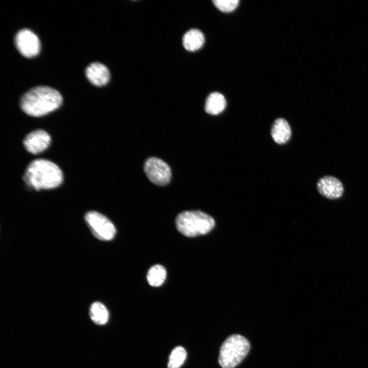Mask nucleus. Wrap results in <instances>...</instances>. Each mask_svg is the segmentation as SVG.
Returning <instances> with one entry per match:
<instances>
[{
	"label": "nucleus",
	"mask_w": 368,
	"mask_h": 368,
	"mask_svg": "<svg viewBox=\"0 0 368 368\" xmlns=\"http://www.w3.org/2000/svg\"><path fill=\"white\" fill-rule=\"evenodd\" d=\"M15 46L24 57L31 58L36 56L40 50V42L37 36L28 29L19 30L14 38Z\"/></svg>",
	"instance_id": "7"
},
{
	"label": "nucleus",
	"mask_w": 368,
	"mask_h": 368,
	"mask_svg": "<svg viewBox=\"0 0 368 368\" xmlns=\"http://www.w3.org/2000/svg\"><path fill=\"white\" fill-rule=\"evenodd\" d=\"M250 343L244 337L233 334L221 345L218 363L222 368H234L240 364L250 350Z\"/></svg>",
	"instance_id": "4"
},
{
	"label": "nucleus",
	"mask_w": 368,
	"mask_h": 368,
	"mask_svg": "<svg viewBox=\"0 0 368 368\" xmlns=\"http://www.w3.org/2000/svg\"><path fill=\"white\" fill-rule=\"evenodd\" d=\"M144 169L148 179L155 185L164 186L171 180V169L161 159L155 157L148 158L144 164Z\"/></svg>",
	"instance_id": "6"
},
{
	"label": "nucleus",
	"mask_w": 368,
	"mask_h": 368,
	"mask_svg": "<svg viewBox=\"0 0 368 368\" xmlns=\"http://www.w3.org/2000/svg\"><path fill=\"white\" fill-rule=\"evenodd\" d=\"M63 179L60 168L53 162L43 158L32 161L24 175L25 182L35 190L56 188L62 183Z\"/></svg>",
	"instance_id": "2"
},
{
	"label": "nucleus",
	"mask_w": 368,
	"mask_h": 368,
	"mask_svg": "<svg viewBox=\"0 0 368 368\" xmlns=\"http://www.w3.org/2000/svg\"><path fill=\"white\" fill-rule=\"evenodd\" d=\"M51 142V137L48 133L42 129H36L26 136L23 144L29 152L38 154L47 149Z\"/></svg>",
	"instance_id": "8"
},
{
	"label": "nucleus",
	"mask_w": 368,
	"mask_h": 368,
	"mask_svg": "<svg viewBox=\"0 0 368 368\" xmlns=\"http://www.w3.org/2000/svg\"><path fill=\"white\" fill-rule=\"evenodd\" d=\"M166 275L167 272L164 267L160 265H155L149 269L147 279L151 286L157 287L164 283Z\"/></svg>",
	"instance_id": "15"
},
{
	"label": "nucleus",
	"mask_w": 368,
	"mask_h": 368,
	"mask_svg": "<svg viewBox=\"0 0 368 368\" xmlns=\"http://www.w3.org/2000/svg\"><path fill=\"white\" fill-rule=\"evenodd\" d=\"M239 0H214V5L220 11L229 12L234 10L238 6Z\"/></svg>",
	"instance_id": "17"
},
{
	"label": "nucleus",
	"mask_w": 368,
	"mask_h": 368,
	"mask_svg": "<svg viewBox=\"0 0 368 368\" xmlns=\"http://www.w3.org/2000/svg\"><path fill=\"white\" fill-rule=\"evenodd\" d=\"M187 352L182 347H175L171 352L168 363V368H179L187 358Z\"/></svg>",
	"instance_id": "16"
},
{
	"label": "nucleus",
	"mask_w": 368,
	"mask_h": 368,
	"mask_svg": "<svg viewBox=\"0 0 368 368\" xmlns=\"http://www.w3.org/2000/svg\"><path fill=\"white\" fill-rule=\"evenodd\" d=\"M317 189L321 195L330 199L340 198L344 191L340 181L331 176H326L320 178L317 183Z\"/></svg>",
	"instance_id": "9"
},
{
	"label": "nucleus",
	"mask_w": 368,
	"mask_h": 368,
	"mask_svg": "<svg viewBox=\"0 0 368 368\" xmlns=\"http://www.w3.org/2000/svg\"><path fill=\"white\" fill-rule=\"evenodd\" d=\"M204 36L199 30L191 29L187 32L182 39L184 48L190 52H195L200 49L204 44Z\"/></svg>",
	"instance_id": "12"
},
{
	"label": "nucleus",
	"mask_w": 368,
	"mask_h": 368,
	"mask_svg": "<svg viewBox=\"0 0 368 368\" xmlns=\"http://www.w3.org/2000/svg\"><path fill=\"white\" fill-rule=\"evenodd\" d=\"M62 97L55 89L47 86L32 88L21 97L20 106L26 114L40 117L58 109L62 103Z\"/></svg>",
	"instance_id": "1"
},
{
	"label": "nucleus",
	"mask_w": 368,
	"mask_h": 368,
	"mask_svg": "<svg viewBox=\"0 0 368 368\" xmlns=\"http://www.w3.org/2000/svg\"><path fill=\"white\" fill-rule=\"evenodd\" d=\"M90 316L93 322L98 325L105 324L109 318V313L106 307L101 303H93L90 308Z\"/></svg>",
	"instance_id": "14"
},
{
	"label": "nucleus",
	"mask_w": 368,
	"mask_h": 368,
	"mask_svg": "<svg viewBox=\"0 0 368 368\" xmlns=\"http://www.w3.org/2000/svg\"><path fill=\"white\" fill-rule=\"evenodd\" d=\"M85 220L93 235L101 240L108 241L113 238L116 229L106 217L96 211H89Z\"/></svg>",
	"instance_id": "5"
},
{
	"label": "nucleus",
	"mask_w": 368,
	"mask_h": 368,
	"mask_svg": "<svg viewBox=\"0 0 368 368\" xmlns=\"http://www.w3.org/2000/svg\"><path fill=\"white\" fill-rule=\"evenodd\" d=\"M85 75L89 81L97 86L106 85L110 79V72L104 64L96 62L89 64L85 70Z\"/></svg>",
	"instance_id": "10"
},
{
	"label": "nucleus",
	"mask_w": 368,
	"mask_h": 368,
	"mask_svg": "<svg viewBox=\"0 0 368 368\" xmlns=\"http://www.w3.org/2000/svg\"><path fill=\"white\" fill-rule=\"evenodd\" d=\"M271 134L277 143L283 144L287 143L291 135V128L287 121L283 118L277 119L272 126Z\"/></svg>",
	"instance_id": "11"
},
{
	"label": "nucleus",
	"mask_w": 368,
	"mask_h": 368,
	"mask_svg": "<svg viewBox=\"0 0 368 368\" xmlns=\"http://www.w3.org/2000/svg\"><path fill=\"white\" fill-rule=\"evenodd\" d=\"M215 225L214 218L200 211H187L179 214L176 219L178 231L187 237L205 235Z\"/></svg>",
	"instance_id": "3"
},
{
	"label": "nucleus",
	"mask_w": 368,
	"mask_h": 368,
	"mask_svg": "<svg viewBox=\"0 0 368 368\" xmlns=\"http://www.w3.org/2000/svg\"><path fill=\"white\" fill-rule=\"evenodd\" d=\"M226 106L224 97L218 92H213L207 97L204 109L209 114L216 115L222 112Z\"/></svg>",
	"instance_id": "13"
}]
</instances>
